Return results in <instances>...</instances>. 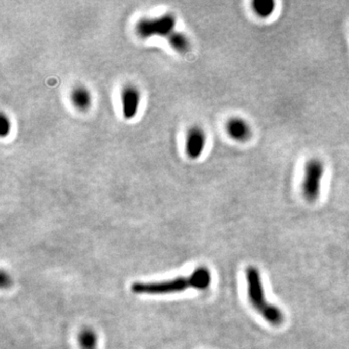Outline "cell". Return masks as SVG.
I'll return each mask as SVG.
<instances>
[{"instance_id": "obj_7", "label": "cell", "mask_w": 349, "mask_h": 349, "mask_svg": "<svg viewBox=\"0 0 349 349\" xmlns=\"http://www.w3.org/2000/svg\"><path fill=\"white\" fill-rule=\"evenodd\" d=\"M226 131L231 138L237 142H247L252 136V129L247 120L234 117L226 123Z\"/></svg>"}, {"instance_id": "obj_3", "label": "cell", "mask_w": 349, "mask_h": 349, "mask_svg": "<svg viewBox=\"0 0 349 349\" xmlns=\"http://www.w3.org/2000/svg\"><path fill=\"white\" fill-rule=\"evenodd\" d=\"M325 165L321 159L313 157L307 161L303 169L302 192L309 202L316 201L321 193Z\"/></svg>"}, {"instance_id": "obj_6", "label": "cell", "mask_w": 349, "mask_h": 349, "mask_svg": "<svg viewBox=\"0 0 349 349\" xmlns=\"http://www.w3.org/2000/svg\"><path fill=\"white\" fill-rule=\"evenodd\" d=\"M141 102V94L135 86L129 85L121 92L122 113L125 119L131 120L138 113L139 105Z\"/></svg>"}, {"instance_id": "obj_8", "label": "cell", "mask_w": 349, "mask_h": 349, "mask_svg": "<svg viewBox=\"0 0 349 349\" xmlns=\"http://www.w3.org/2000/svg\"><path fill=\"white\" fill-rule=\"evenodd\" d=\"M71 100L78 110H89L92 105V94L88 89L83 86H77L71 93Z\"/></svg>"}, {"instance_id": "obj_9", "label": "cell", "mask_w": 349, "mask_h": 349, "mask_svg": "<svg viewBox=\"0 0 349 349\" xmlns=\"http://www.w3.org/2000/svg\"><path fill=\"white\" fill-rule=\"evenodd\" d=\"M252 9L261 18H268L276 10V2L273 0H255L252 2Z\"/></svg>"}, {"instance_id": "obj_4", "label": "cell", "mask_w": 349, "mask_h": 349, "mask_svg": "<svg viewBox=\"0 0 349 349\" xmlns=\"http://www.w3.org/2000/svg\"><path fill=\"white\" fill-rule=\"evenodd\" d=\"M176 18L171 14H164L157 18H144L136 25V32L142 38L169 36L174 31Z\"/></svg>"}, {"instance_id": "obj_5", "label": "cell", "mask_w": 349, "mask_h": 349, "mask_svg": "<svg viewBox=\"0 0 349 349\" xmlns=\"http://www.w3.org/2000/svg\"><path fill=\"white\" fill-rule=\"evenodd\" d=\"M206 143L207 135L204 129L201 128L200 126L191 127L187 133L185 143V149L187 156L191 159H198L202 156L203 151L206 147Z\"/></svg>"}, {"instance_id": "obj_2", "label": "cell", "mask_w": 349, "mask_h": 349, "mask_svg": "<svg viewBox=\"0 0 349 349\" xmlns=\"http://www.w3.org/2000/svg\"><path fill=\"white\" fill-rule=\"evenodd\" d=\"M246 278L248 285V299L254 310L271 325H281L285 320V315L280 309L267 301L258 269L255 267H248L246 271Z\"/></svg>"}, {"instance_id": "obj_12", "label": "cell", "mask_w": 349, "mask_h": 349, "mask_svg": "<svg viewBox=\"0 0 349 349\" xmlns=\"http://www.w3.org/2000/svg\"><path fill=\"white\" fill-rule=\"evenodd\" d=\"M0 136L1 138H5L7 137L11 132V128H12V123L9 118L2 113L1 114V118H0Z\"/></svg>"}, {"instance_id": "obj_10", "label": "cell", "mask_w": 349, "mask_h": 349, "mask_svg": "<svg viewBox=\"0 0 349 349\" xmlns=\"http://www.w3.org/2000/svg\"><path fill=\"white\" fill-rule=\"evenodd\" d=\"M168 41L172 48L180 53H184L189 49V40L182 32L174 31L168 36Z\"/></svg>"}, {"instance_id": "obj_13", "label": "cell", "mask_w": 349, "mask_h": 349, "mask_svg": "<svg viewBox=\"0 0 349 349\" xmlns=\"http://www.w3.org/2000/svg\"><path fill=\"white\" fill-rule=\"evenodd\" d=\"M10 283H11V278H10V276H8L5 272H2V273H1V286H2L3 288H5V287H8Z\"/></svg>"}, {"instance_id": "obj_1", "label": "cell", "mask_w": 349, "mask_h": 349, "mask_svg": "<svg viewBox=\"0 0 349 349\" xmlns=\"http://www.w3.org/2000/svg\"><path fill=\"white\" fill-rule=\"evenodd\" d=\"M211 283V272L205 267H200L189 276H180L158 282H135L131 286V291L135 294H172L189 288L206 290Z\"/></svg>"}, {"instance_id": "obj_11", "label": "cell", "mask_w": 349, "mask_h": 349, "mask_svg": "<svg viewBox=\"0 0 349 349\" xmlns=\"http://www.w3.org/2000/svg\"><path fill=\"white\" fill-rule=\"evenodd\" d=\"M79 343L82 349H95L97 345V336L92 329H83L79 336Z\"/></svg>"}]
</instances>
